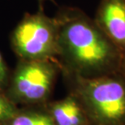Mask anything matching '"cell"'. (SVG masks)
<instances>
[{
	"label": "cell",
	"instance_id": "obj_1",
	"mask_svg": "<svg viewBox=\"0 0 125 125\" xmlns=\"http://www.w3.org/2000/svg\"><path fill=\"white\" fill-rule=\"evenodd\" d=\"M55 18L58 57L73 76L89 78L119 71L123 56L94 19L76 8L62 9Z\"/></svg>",
	"mask_w": 125,
	"mask_h": 125
},
{
	"label": "cell",
	"instance_id": "obj_2",
	"mask_svg": "<svg viewBox=\"0 0 125 125\" xmlns=\"http://www.w3.org/2000/svg\"><path fill=\"white\" fill-rule=\"evenodd\" d=\"M76 97L97 125H125V81L120 73L74 76Z\"/></svg>",
	"mask_w": 125,
	"mask_h": 125
},
{
	"label": "cell",
	"instance_id": "obj_3",
	"mask_svg": "<svg viewBox=\"0 0 125 125\" xmlns=\"http://www.w3.org/2000/svg\"><path fill=\"white\" fill-rule=\"evenodd\" d=\"M59 29L55 17L42 9L27 13L11 32L12 49L21 59L51 60L59 53Z\"/></svg>",
	"mask_w": 125,
	"mask_h": 125
},
{
	"label": "cell",
	"instance_id": "obj_4",
	"mask_svg": "<svg viewBox=\"0 0 125 125\" xmlns=\"http://www.w3.org/2000/svg\"><path fill=\"white\" fill-rule=\"evenodd\" d=\"M55 76V66L50 59H21L12 77L10 93L22 101H41L51 93Z\"/></svg>",
	"mask_w": 125,
	"mask_h": 125
},
{
	"label": "cell",
	"instance_id": "obj_5",
	"mask_svg": "<svg viewBox=\"0 0 125 125\" xmlns=\"http://www.w3.org/2000/svg\"><path fill=\"white\" fill-rule=\"evenodd\" d=\"M94 21L125 58V0H101Z\"/></svg>",
	"mask_w": 125,
	"mask_h": 125
},
{
	"label": "cell",
	"instance_id": "obj_6",
	"mask_svg": "<svg viewBox=\"0 0 125 125\" xmlns=\"http://www.w3.org/2000/svg\"><path fill=\"white\" fill-rule=\"evenodd\" d=\"M51 110L55 125H86L83 109L74 95L55 102Z\"/></svg>",
	"mask_w": 125,
	"mask_h": 125
},
{
	"label": "cell",
	"instance_id": "obj_7",
	"mask_svg": "<svg viewBox=\"0 0 125 125\" xmlns=\"http://www.w3.org/2000/svg\"><path fill=\"white\" fill-rule=\"evenodd\" d=\"M11 125H55L49 116L38 114L21 115L14 119Z\"/></svg>",
	"mask_w": 125,
	"mask_h": 125
},
{
	"label": "cell",
	"instance_id": "obj_8",
	"mask_svg": "<svg viewBox=\"0 0 125 125\" xmlns=\"http://www.w3.org/2000/svg\"><path fill=\"white\" fill-rule=\"evenodd\" d=\"M16 115V109L11 101L0 93V121L11 119Z\"/></svg>",
	"mask_w": 125,
	"mask_h": 125
},
{
	"label": "cell",
	"instance_id": "obj_9",
	"mask_svg": "<svg viewBox=\"0 0 125 125\" xmlns=\"http://www.w3.org/2000/svg\"><path fill=\"white\" fill-rule=\"evenodd\" d=\"M8 81V68L0 52V89L6 85Z\"/></svg>",
	"mask_w": 125,
	"mask_h": 125
},
{
	"label": "cell",
	"instance_id": "obj_10",
	"mask_svg": "<svg viewBox=\"0 0 125 125\" xmlns=\"http://www.w3.org/2000/svg\"><path fill=\"white\" fill-rule=\"evenodd\" d=\"M119 72L120 73L121 76H123V78L125 81V58H123V60H122V63H121Z\"/></svg>",
	"mask_w": 125,
	"mask_h": 125
},
{
	"label": "cell",
	"instance_id": "obj_11",
	"mask_svg": "<svg viewBox=\"0 0 125 125\" xmlns=\"http://www.w3.org/2000/svg\"><path fill=\"white\" fill-rule=\"evenodd\" d=\"M39 1H44V0H39Z\"/></svg>",
	"mask_w": 125,
	"mask_h": 125
}]
</instances>
